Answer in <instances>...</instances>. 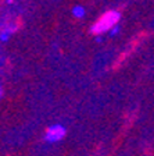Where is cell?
Returning a JSON list of instances; mask_svg holds the SVG:
<instances>
[{"mask_svg":"<svg viewBox=\"0 0 154 156\" xmlns=\"http://www.w3.org/2000/svg\"><path fill=\"white\" fill-rule=\"evenodd\" d=\"M119 20H121V14H119L118 11H108V13L104 14V16L90 28V32L93 34V35L104 34V32H107L112 25L118 24Z\"/></svg>","mask_w":154,"mask_h":156,"instance_id":"1","label":"cell"},{"mask_svg":"<svg viewBox=\"0 0 154 156\" xmlns=\"http://www.w3.org/2000/svg\"><path fill=\"white\" fill-rule=\"evenodd\" d=\"M65 133H67V130H65L64 126H61V124H53V126H50L47 130H46L45 140L50 144L58 142V141L63 140L65 136Z\"/></svg>","mask_w":154,"mask_h":156,"instance_id":"2","label":"cell"},{"mask_svg":"<svg viewBox=\"0 0 154 156\" xmlns=\"http://www.w3.org/2000/svg\"><path fill=\"white\" fill-rule=\"evenodd\" d=\"M85 9L82 6H75L72 7V14H74V17H77V18H82V17L85 16Z\"/></svg>","mask_w":154,"mask_h":156,"instance_id":"3","label":"cell"},{"mask_svg":"<svg viewBox=\"0 0 154 156\" xmlns=\"http://www.w3.org/2000/svg\"><path fill=\"white\" fill-rule=\"evenodd\" d=\"M10 35H11V32H9L7 29H3V31L0 32V41H2V42H7L10 39Z\"/></svg>","mask_w":154,"mask_h":156,"instance_id":"4","label":"cell"},{"mask_svg":"<svg viewBox=\"0 0 154 156\" xmlns=\"http://www.w3.org/2000/svg\"><path fill=\"white\" fill-rule=\"evenodd\" d=\"M108 31H110V35H111V36L117 35V34L119 32V25H118V24H115V25H112L111 28L108 29Z\"/></svg>","mask_w":154,"mask_h":156,"instance_id":"5","label":"cell"},{"mask_svg":"<svg viewBox=\"0 0 154 156\" xmlns=\"http://www.w3.org/2000/svg\"><path fill=\"white\" fill-rule=\"evenodd\" d=\"M2 96H3V89H2V87H0V99H2Z\"/></svg>","mask_w":154,"mask_h":156,"instance_id":"6","label":"cell"},{"mask_svg":"<svg viewBox=\"0 0 154 156\" xmlns=\"http://www.w3.org/2000/svg\"><path fill=\"white\" fill-rule=\"evenodd\" d=\"M7 3H9V4H11V3H13V0H7Z\"/></svg>","mask_w":154,"mask_h":156,"instance_id":"7","label":"cell"}]
</instances>
